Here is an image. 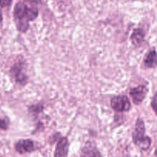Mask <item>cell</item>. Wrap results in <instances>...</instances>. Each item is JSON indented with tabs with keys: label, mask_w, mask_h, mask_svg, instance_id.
I'll return each instance as SVG.
<instances>
[{
	"label": "cell",
	"mask_w": 157,
	"mask_h": 157,
	"mask_svg": "<svg viewBox=\"0 0 157 157\" xmlns=\"http://www.w3.org/2000/svg\"><path fill=\"white\" fill-rule=\"evenodd\" d=\"M26 1L30 2H32V3H38V2H39L41 0H26Z\"/></svg>",
	"instance_id": "cell-15"
},
{
	"label": "cell",
	"mask_w": 157,
	"mask_h": 157,
	"mask_svg": "<svg viewBox=\"0 0 157 157\" xmlns=\"http://www.w3.org/2000/svg\"><path fill=\"white\" fill-rule=\"evenodd\" d=\"M15 151L20 154L31 153L35 150V144L31 140H21L15 146Z\"/></svg>",
	"instance_id": "cell-6"
},
{
	"label": "cell",
	"mask_w": 157,
	"mask_h": 157,
	"mask_svg": "<svg viewBox=\"0 0 157 157\" xmlns=\"http://www.w3.org/2000/svg\"><path fill=\"white\" fill-rule=\"evenodd\" d=\"M148 93V88L145 85H139L130 90V95L135 104H140L144 101Z\"/></svg>",
	"instance_id": "cell-5"
},
{
	"label": "cell",
	"mask_w": 157,
	"mask_h": 157,
	"mask_svg": "<svg viewBox=\"0 0 157 157\" xmlns=\"http://www.w3.org/2000/svg\"><path fill=\"white\" fill-rule=\"evenodd\" d=\"M69 143L67 138L63 137L58 141L54 156H66L68 154Z\"/></svg>",
	"instance_id": "cell-7"
},
{
	"label": "cell",
	"mask_w": 157,
	"mask_h": 157,
	"mask_svg": "<svg viewBox=\"0 0 157 157\" xmlns=\"http://www.w3.org/2000/svg\"><path fill=\"white\" fill-rule=\"evenodd\" d=\"M144 65L147 68L157 67V52L156 50H151L148 52L144 59Z\"/></svg>",
	"instance_id": "cell-9"
},
{
	"label": "cell",
	"mask_w": 157,
	"mask_h": 157,
	"mask_svg": "<svg viewBox=\"0 0 157 157\" xmlns=\"http://www.w3.org/2000/svg\"><path fill=\"white\" fill-rule=\"evenodd\" d=\"M12 0H0V6L1 7H7L12 3Z\"/></svg>",
	"instance_id": "cell-14"
},
{
	"label": "cell",
	"mask_w": 157,
	"mask_h": 157,
	"mask_svg": "<svg viewBox=\"0 0 157 157\" xmlns=\"http://www.w3.org/2000/svg\"><path fill=\"white\" fill-rule=\"evenodd\" d=\"M145 36L146 33L144 30H143L142 29H136L133 30V33L130 36V39H131L133 44H134L135 46H139L140 44L144 42Z\"/></svg>",
	"instance_id": "cell-8"
},
{
	"label": "cell",
	"mask_w": 157,
	"mask_h": 157,
	"mask_svg": "<svg viewBox=\"0 0 157 157\" xmlns=\"http://www.w3.org/2000/svg\"><path fill=\"white\" fill-rule=\"evenodd\" d=\"M110 104H111L112 108L116 112H119V113L127 112L131 108L130 100L126 95L114 97L111 99Z\"/></svg>",
	"instance_id": "cell-3"
},
{
	"label": "cell",
	"mask_w": 157,
	"mask_h": 157,
	"mask_svg": "<svg viewBox=\"0 0 157 157\" xmlns=\"http://www.w3.org/2000/svg\"><path fill=\"white\" fill-rule=\"evenodd\" d=\"M145 132V124L144 121L141 118H138L133 133V141L141 150H149L151 146V139L146 136Z\"/></svg>",
	"instance_id": "cell-2"
},
{
	"label": "cell",
	"mask_w": 157,
	"mask_h": 157,
	"mask_svg": "<svg viewBox=\"0 0 157 157\" xmlns=\"http://www.w3.org/2000/svg\"><path fill=\"white\" fill-rule=\"evenodd\" d=\"M82 156H101L100 153H98V150L92 145L90 143H87L85 147L83 150Z\"/></svg>",
	"instance_id": "cell-10"
},
{
	"label": "cell",
	"mask_w": 157,
	"mask_h": 157,
	"mask_svg": "<svg viewBox=\"0 0 157 157\" xmlns=\"http://www.w3.org/2000/svg\"><path fill=\"white\" fill-rule=\"evenodd\" d=\"M151 107H152V108H153L154 113H156V115L157 116V93L155 94L154 96H153V99H152Z\"/></svg>",
	"instance_id": "cell-12"
},
{
	"label": "cell",
	"mask_w": 157,
	"mask_h": 157,
	"mask_svg": "<svg viewBox=\"0 0 157 157\" xmlns=\"http://www.w3.org/2000/svg\"><path fill=\"white\" fill-rule=\"evenodd\" d=\"M2 21V13L1 8H0V24H1Z\"/></svg>",
	"instance_id": "cell-16"
},
{
	"label": "cell",
	"mask_w": 157,
	"mask_h": 157,
	"mask_svg": "<svg viewBox=\"0 0 157 157\" xmlns=\"http://www.w3.org/2000/svg\"><path fill=\"white\" fill-rule=\"evenodd\" d=\"M13 15L18 30L26 32L29 27V21H34L38 17V10L36 8L29 7L25 3L19 2L15 6Z\"/></svg>",
	"instance_id": "cell-1"
},
{
	"label": "cell",
	"mask_w": 157,
	"mask_h": 157,
	"mask_svg": "<svg viewBox=\"0 0 157 157\" xmlns=\"http://www.w3.org/2000/svg\"><path fill=\"white\" fill-rule=\"evenodd\" d=\"M24 67L25 65L23 64V63L17 62L12 66L10 70L12 78L17 83H20L21 84H25L28 81V76L25 72Z\"/></svg>",
	"instance_id": "cell-4"
},
{
	"label": "cell",
	"mask_w": 157,
	"mask_h": 157,
	"mask_svg": "<svg viewBox=\"0 0 157 157\" xmlns=\"http://www.w3.org/2000/svg\"><path fill=\"white\" fill-rule=\"evenodd\" d=\"M154 156H157V149H156V152H155V153H154Z\"/></svg>",
	"instance_id": "cell-17"
},
{
	"label": "cell",
	"mask_w": 157,
	"mask_h": 157,
	"mask_svg": "<svg viewBox=\"0 0 157 157\" xmlns=\"http://www.w3.org/2000/svg\"><path fill=\"white\" fill-rule=\"evenodd\" d=\"M29 110L33 113H38L43 110V106L41 104H36V105L31 106V107H29Z\"/></svg>",
	"instance_id": "cell-11"
},
{
	"label": "cell",
	"mask_w": 157,
	"mask_h": 157,
	"mask_svg": "<svg viewBox=\"0 0 157 157\" xmlns=\"http://www.w3.org/2000/svg\"><path fill=\"white\" fill-rule=\"evenodd\" d=\"M9 127V123L4 119L0 118V129L2 130H7Z\"/></svg>",
	"instance_id": "cell-13"
}]
</instances>
